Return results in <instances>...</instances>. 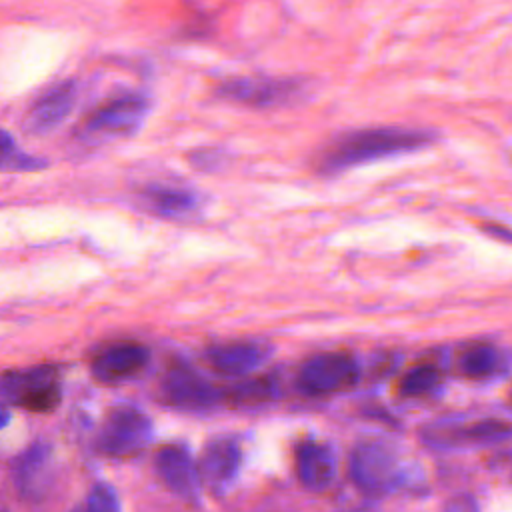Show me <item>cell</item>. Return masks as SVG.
I'll return each instance as SVG.
<instances>
[{"mask_svg":"<svg viewBox=\"0 0 512 512\" xmlns=\"http://www.w3.org/2000/svg\"><path fill=\"white\" fill-rule=\"evenodd\" d=\"M76 102V84L66 80L44 92L28 110L26 126L30 132L42 134L56 128L72 110Z\"/></svg>","mask_w":512,"mask_h":512,"instance_id":"4fadbf2b","label":"cell"},{"mask_svg":"<svg viewBox=\"0 0 512 512\" xmlns=\"http://www.w3.org/2000/svg\"><path fill=\"white\" fill-rule=\"evenodd\" d=\"M512 436V426L502 420H478V422H448V424H434L426 432V440L434 446L454 448V446H478L500 442Z\"/></svg>","mask_w":512,"mask_h":512,"instance_id":"ba28073f","label":"cell"},{"mask_svg":"<svg viewBox=\"0 0 512 512\" xmlns=\"http://www.w3.org/2000/svg\"><path fill=\"white\" fill-rule=\"evenodd\" d=\"M0 396L34 412H48L60 402V382L52 366H34L0 376Z\"/></svg>","mask_w":512,"mask_h":512,"instance_id":"7a4b0ae2","label":"cell"},{"mask_svg":"<svg viewBox=\"0 0 512 512\" xmlns=\"http://www.w3.org/2000/svg\"><path fill=\"white\" fill-rule=\"evenodd\" d=\"M166 400L180 408H210L218 404L224 394L186 366L170 370L164 378Z\"/></svg>","mask_w":512,"mask_h":512,"instance_id":"30bf717a","label":"cell"},{"mask_svg":"<svg viewBox=\"0 0 512 512\" xmlns=\"http://www.w3.org/2000/svg\"><path fill=\"white\" fill-rule=\"evenodd\" d=\"M8 422H10V412H8L4 406H0V430H2Z\"/></svg>","mask_w":512,"mask_h":512,"instance_id":"cb8c5ba5","label":"cell"},{"mask_svg":"<svg viewBox=\"0 0 512 512\" xmlns=\"http://www.w3.org/2000/svg\"><path fill=\"white\" fill-rule=\"evenodd\" d=\"M440 384V372L432 364H420L408 370L400 380L402 396H424L436 390Z\"/></svg>","mask_w":512,"mask_h":512,"instance_id":"44dd1931","label":"cell"},{"mask_svg":"<svg viewBox=\"0 0 512 512\" xmlns=\"http://www.w3.org/2000/svg\"><path fill=\"white\" fill-rule=\"evenodd\" d=\"M352 512H376V510H372V508H358V510H352Z\"/></svg>","mask_w":512,"mask_h":512,"instance_id":"d4e9b609","label":"cell"},{"mask_svg":"<svg viewBox=\"0 0 512 512\" xmlns=\"http://www.w3.org/2000/svg\"><path fill=\"white\" fill-rule=\"evenodd\" d=\"M152 438L150 418L136 408H116L108 414L98 448L110 456H128L142 450Z\"/></svg>","mask_w":512,"mask_h":512,"instance_id":"5b68a950","label":"cell"},{"mask_svg":"<svg viewBox=\"0 0 512 512\" xmlns=\"http://www.w3.org/2000/svg\"><path fill=\"white\" fill-rule=\"evenodd\" d=\"M434 134L426 130L376 126L338 134L318 156V170L324 174L342 172L352 166L404 154L432 142Z\"/></svg>","mask_w":512,"mask_h":512,"instance_id":"6da1fadb","label":"cell"},{"mask_svg":"<svg viewBox=\"0 0 512 512\" xmlns=\"http://www.w3.org/2000/svg\"><path fill=\"white\" fill-rule=\"evenodd\" d=\"M300 92V84L278 78H234L218 86L220 98L232 102L268 108L292 100Z\"/></svg>","mask_w":512,"mask_h":512,"instance_id":"52a82bcc","label":"cell"},{"mask_svg":"<svg viewBox=\"0 0 512 512\" xmlns=\"http://www.w3.org/2000/svg\"><path fill=\"white\" fill-rule=\"evenodd\" d=\"M242 464V450L238 442L228 438L212 440L198 462L200 482L212 488L214 492L226 490L236 478Z\"/></svg>","mask_w":512,"mask_h":512,"instance_id":"9c48e42d","label":"cell"},{"mask_svg":"<svg viewBox=\"0 0 512 512\" xmlns=\"http://www.w3.org/2000/svg\"><path fill=\"white\" fill-rule=\"evenodd\" d=\"M50 462H52V450L44 442H36L28 446L14 460V480L22 496L38 498L46 490V484L50 478Z\"/></svg>","mask_w":512,"mask_h":512,"instance_id":"2e32d148","label":"cell"},{"mask_svg":"<svg viewBox=\"0 0 512 512\" xmlns=\"http://www.w3.org/2000/svg\"><path fill=\"white\" fill-rule=\"evenodd\" d=\"M148 112V100L140 94H122L106 100L84 122V132L98 136L128 134L140 126Z\"/></svg>","mask_w":512,"mask_h":512,"instance_id":"8992f818","label":"cell"},{"mask_svg":"<svg viewBox=\"0 0 512 512\" xmlns=\"http://www.w3.org/2000/svg\"><path fill=\"white\" fill-rule=\"evenodd\" d=\"M148 350L140 344H118L106 348L92 362V372L100 382L114 384L134 378L148 364Z\"/></svg>","mask_w":512,"mask_h":512,"instance_id":"7c38bea8","label":"cell"},{"mask_svg":"<svg viewBox=\"0 0 512 512\" xmlns=\"http://www.w3.org/2000/svg\"><path fill=\"white\" fill-rule=\"evenodd\" d=\"M42 166L40 158L22 152L14 138L0 128V172H32Z\"/></svg>","mask_w":512,"mask_h":512,"instance_id":"ffe728a7","label":"cell"},{"mask_svg":"<svg viewBox=\"0 0 512 512\" xmlns=\"http://www.w3.org/2000/svg\"><path fill=\"white\" fill-rule=\"evenodd\" d=\"M0 512H6V510H4V508H0Z\"/></svg>","mask_w":512,"mask_h":512,"instance_id":"4316f807","label":"cell"},{"mask_svg":"<svg viewBox=\"0 0 512 512\" xmlns=\"http://www.w3.org/2000/svg\"><path fill=\"white\" fill-rule=\"evenodd\" d=\"M350 476L360 490L382 494L400 482L398 456L386 442H360L350 454Z\"/></svg>","mask_w":512,"mask_h":512,"instance_id":"3957f363","label":"cell"},{"mask_svg":"<svg viewBox=\"0 0 512 512\" xmlns=\"http://www.w3.org/2000/svg\"><path fill=\"white\" fill-rule=\"evenodd\" d=\"M236 406H254L262 402H270L278 396V384L272 378H254L230 388L224 394Z\"/></svg>","mask_w":512,"mask_h":512,"instance_id":"d6986e66","label":"cell"},{"mask_svg":"<svg viewBox=\"0 0 512 512\" xmlns=\"http://www.w3.org/2000/svg\"><path fill=\"white\" fill-rule=\"evenodd\" d=\"M270 348L256 342H232L208 350L210 364L226 376H244L266 362Z\"/></svg>","mask_w":512,"mask_h":512,"instance_id":"9a60e30c","label":"cell"},{"mask_svg":"<svg viewBox=\"0 0 512 512\" xmlns=\"http://www.w3.org/2000/svg\"><path fill=\"white\" fill-rule=\"evenodd\" d=\"M356 360L344 352H324L306 360L298 372V386L312 396L342 392L358 382Z\"/></svg>","mask_w":512,"mask_h":512,"instance_id":"277c9868","label":"cell"},{"mask_svg":"<svg viewBox=\"0 0 512 512\" xmlns=\"http://www.w3.org/2000/svg\"><path fill=\"white\" fill-rule=\"evenodd\" d=\"M500 354L490 344H476L466 348L460 358V368L470 378H486L494 374L500 366Z\"/></svg>","mask_w":512,"mask_h":512,"instance_id":"ac0fdd59","label":"cell"},{"mask_svg":"<svg viewBox=\"0 0 512 512\" xmlns=\"http://www.w3.org/2000/svg\"><path fill=\"white\" fill-rule=\"evenodd\" d=\"M296 474L304 488L324 490L336 476V456L326 444L302 442L296 450Z\"/></svg>","mask_w":512,"mask_h":512,"instance_id":"5bb4252c","label":"cell"},{"mask_svg":"<svg viewBox=\"0 0 512 512\" xmlns=\"http://www.w3.org/2000/svg\"><path fill=\"white\" fill-rule=\"evenodd\" d=\"M486 230H490V234H494V236H498V238H506V240L512 242V232H510V230H504V228H500V226H486Z\"/></svg>","mask_w":512,"mask_h":512,"instance_id":"603a6c76","label":"cell"},{"mask_svg":"<svg viewBox=\"0 0 512 512\" xmlns=\"http://www.w3.org/2000/svg\"><path fill=\"white\" fill-rule=\"evenodd\" d=\"M144 200L154 212L170 218L190 214L198 206V198L190 190L176 186H150Z\"/></svg>","mask_w":512,"mask_h":512,"instance_id":"e0dca14e","label":"cell"},{"mask_svg":"<svg viewBox=\"0 0 512 512\" xmlns=\"http://www.w3.org/2000/svg\"><path fill=\"white\" fill-rule=\"evenodd\" d=\"M156 470L162 482L182 498H196L200 488L198 466L182 446H164L156 456Z\"/></svg>","mask_w":512,"mask_h":512,"instance_id":"8fae6325","label":"cell"},{"mask_svg":"<svg viewBox=\"0 0 512 512\" xmlns=\"http://www.w3.org/2000/svg\"><path fill=\"white\" fill-rule=\"evenodd\" d=\"M84 508L86 512H120V502L112 486L98 482L92 486Z\"/></svg>","mask_w":512,"mask_h":512,"instance_id":"7402d4cb","label":"cell"},{"mask_svg":"<svg viewBox=\"0 0 512 512\" xmlns=\"http://www.w3.org/2000/svg\"><path fill=\"white\" fill-rule=\"evenodd\" d=\"M72 512H86V508H84V506H78V508H74Z\"/></svg>","mask_w":512,"mask_h":512,"instance_id":"484cf974","label":"cell"}]
</instances>
